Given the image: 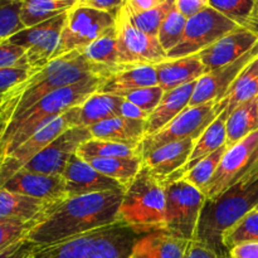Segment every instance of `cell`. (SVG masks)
<instances>
[{
  "instance_id": "cell-36",
  "label": "cell",
  "mask_w": 258,
  "mask_h": 258,
  "mask_svg": "<svg viewBox=\"0 0 258 258\" xmlns=\"http://www.w3.org/2000/svg\"><path fill=\"white\" fill-rule=\"evenodd\" d=\"M223 246L227 251L232 249L238 244L247 242H258V211L253 209L237 222L233 227L224 232L222 237Z\"/></svg>"
},
{
  "instance_id": "cell-35",
  "label": "cell",
  "mask_w": 258,
  "mask_h": 258,
  "mask_svg": "<svg viewBox=\"0 0 258 258\" xmlns=\"http://www.w3.org/2000/svg\"><path fill=\"white\" fill-rule=\"evenodd\" d=\"M81 52L98 64L107 66V67H116L117 63V35H116V27L108 30L100 38L91 43L90 45L82 49Z\"/></svg>"
},
{
  "instance_id": "cell-50",
  "label": "cell",
  "mask_w": 258,
  "mask_h": 258,
  "mask_svg": "<svg viewBox=\"0 0 258 258\" xmlns=\"http://www.w3.org/2000/svg\"><path fill=\"white\" fill-rule=\"evenodd\" d=\"M126 2L127 0H87L81 7H91L95 8V9L105 10V12L111 13L113 15H117V13L122 9Z\"/></svg>"
},
{
  "instance_id": "cell-4",
  "label": "cell",
  "mask_w": 258,
  "mask_h": 258,
  "mask_svg": "<svg viewBox=\"0 0 258 258\" xmlns=\"http://www.w3.org/2000/svg\"><path fill=\"white\" fill-rule=\"evenodd\" d=\"M113 68L115 67H107L92 62L81 50H72L54 58L29 78L14 117L25 112L48 93L76 85L91 77H107Z\"/></svg>"
},
{
  "instance_id": "cell-27",
  "label": "cell",
  "mask_w": 258,
  "mask_h": 258,
  "mask_svg": "<svg viewBox=\"0 0 258 258\" xmlns=\"http://www.w3.org/2000/svg\"><path fill=\"white\" fill-rule=\"evenodd\" d=\"M55 203L40 201L0 188V221H37L42 219Z\"/></svg>"
},
{
  "instance_id": "cell-10",
  "label": "cell",
  "mask_w": 258,
  "mask_h": 258,
  "mask_svg": "<svg viewBox=\"0 0 258 258\" xmlns=\"http://www.w3.org/2000/svg\"><path fill=\"white\" fill-rule=\"evenodd\" d=\"M219 116L217 102L186 107L160 131L145 136L140 144L141 155L151 153L166 144L183 140H198L206 128Z\"/></svg>"
},
{
  "instance_id": "cell-28",
  "label": "cell",
  "mask_w": 258,
  "mask_h": 258,
  "mask_svg": "<svg viewBox=\"0 0 258 258\" xmlns=\"http://www.w3.org/2000/svg\"><path fill=\"white\" fill-rule=\"evenodd\" d=\"M125 98L110 93H93L80 106V126L91 127L108 118L121 116Z\"/></svg>"
},
{
  "instance_id": "cell-11",
  "label": "cell",
  "mask_w": 258,
  "mask_h": 258,
  "mask_svg": "<svg viewBox=\"0 0 258 258\" xmlns=\"http://www.w3.org/2000/svg\"><path fill=\"white\" fill-rule=\"evenodd\" d=\"M75 126H80V106L71 108L68 112L43 126L5 158L4 163L0 166V186L25 164L29 163L37 154L44 150L55 139Z\"/></svg>"
},
{
  "instance_id": "cell-47",
  "label": "cell",
  "mask_w": 258,
  "mask_h": 258,
  "mask_svg": "<svg viewBox=\"0 0 258 258\" xmlns=\"http://www.w3.org/2000/svg\"><path fill=\"white\" fill-rule=\"evenodd\" d=\"M184 258H229V254L221 253L208 244L193 239L189 241Z\"/></svg>"
},
{
  "instance_id": "cell-21",
  "label": "cell",
  "mask_w": 258,
  "mask_h": 258,
  "mask_svg": "<svg viewBox=\"0 0 258 258\" xmlns=\"http://www.w3.org/2000/svg\"><path fill=\"white\" fill-rule=\"evenodd\" d=\"M197 140L166 144L143 156V164L153 175L165 181L188 163Z\"/></svg>"
},
{
  "instance_id": "cell-23",
  "label": "cell",
  "mask_w": 258,
  "mask_h": 258,
  "mask_svg": "<svg viewBox=\"0 0 258 258\" xmlns=\"http://www.w3.org/2000/svg\"><path fill=\"white\" fill-rule=\"evenodd\" d=\"M92 139L113 141L140 148L146 135V121L116 116L88 127Z\"/></svg>"
},
{
  "instance_id": "cell-8",
  "label": "cell",
  "mask_w": 258,
  "mask_h": 258,
  "mask_svg": "<svg viewBox=\"0 0 258 258\" xmlns=\"http://www.w3.org/2000/svg\"><path fill=\"white\" fill-rule=\"evenodd\" d=\"M116 35L118 66H155L168 59L158 37L149 35L139 29L125 8L116 15Z\"/></svg>"
},
{
  "instance_id": "cell-26",
  "label": "cell",
  "mask_w": 258,
  "mask_h": 258,
  "mask_svg": "<svg viewBox=\"0 0 258 258\" xmlns=\"http://www.w3.org/2000/svg\"><path fill=\"white\" fill-rule=\"evenodd\" d=\"M188 243L166 232H151L138 239L130 258H184Z\"/></svg>"
},
{
  "instance_id": "cell-12",
  "label": "cell",
  "mask_w": 258,
  "mask_h": 258,
  "mask_svg": "<svg viewBox=\"0 0 258 258\" xmlns=\"http://www.w3.org/2000/svg\"><path fill=\"white\" fill-rule=\"evenodd\" d=\"M67 17L68 13H64L34 27L25 28L8 40L24 48L28 66L40 71L52 60Z\"/></svg>"
},
{
  "instance_id": "cell-7",
  "label": "cell",
  "mask_w": 258,
  "mask_h": 258,
  "mask_svg": "<svg viewBox=\"0 0 258 258\" xmlns=\"http://www.w3.org/2000/svg\"><path fill=\"white\" fill-rule=\"evenodd\" d=\"M116 27V15L91 7H75L68 12L59 43L52 59L82 50L97 38Z\"/></svg>"
},
{
  "instance_id": "cell-34",
  "label": "cell",
  "mask_w": 258,
  "mask_h": 258,
  "mask_svg": "<svg viewBox=\"0 0 258 258\" xmlns=\"http://www.w3.org/2000/svg\"><path fill=\"white\" fill-rule=\"evenodd\" d=\"M77 155L82 159L131 158V156L141 155V153L140 148H135V146L113 143V141L91 139L80 146V149L77 150Z\"/></svg>"
},
{
  "instance_id": "cell-56",
  "label": "cell",
  "mask_w": 258,
  "mask_h": 258,
  "mask_svg": "<svg viewBox=\"0 0 258 258\" xmlns=\"http://www.w3.org/2000/svg\"><path fill=\"white\" fill-rule=\"evenodd\" d=\"M86 2H87V0H78V2H77V5H76V7H81V5L85 4Z\"/></svg>"
},
{
  "instance_id": "cell-43",
  "label": "cell",
  "mask_w": 258,
  "mask_h": 258,
  "mask_svg": "<svg viewBox=\"0 0 258 258\" xmlns=\"http://www.w3.org/2000/svg\"><path fill=\"white\" fill-rule=\"evenodd\" d=\"M42 219L37 221H18L7 219L0 221V251L23 238H28L29 232L37 226Z\"/></svg>"
},
{
  "instance_id": "cell-53",
  "label": "cell",
  "mask_w": 258,
  "mask_h": 258,
  "mask_svg": "<svg viewBox=\"0 0 258 258\" xmlns=\"http://www.w3.org/2000/svg\"><path fill=\"white\" fill-rule=\"evenodd\" d=\"M121 116L127 118H133V120H144L146 121L150 116V113L144 111L135 103L130 102V101H123L122 107H121Z\"/></svg>"
},
{
  "instance_id": "cell-48",
  "label": "cell",
  "mask_w": 258,
  "mask_h": 258,
  "mask_svg": "<svg viewBox=\"0 0 258 258\" xmlns=\"http://www.w3.org/2000/svg\"><path fill=\"white\" fill-rule=\"evenodd\" d=\"M34 244L28 238H23L0 251V258H25L34 249Z\"/></svg>"
},
{
  "instance_id": "cell-18",
  "label": "cell",
  "mask_w": 258,
  "mask_h": 258,
  "mask_svg": "<svg viewBox=\"0 0 258 258\" xmlns=\"http://www.w3.org/2000/svg\"><path fill=\"white\" fill-rule=\"evenodd\" d=\"M258 43V37L241 27L228 33L206 49L197 53L207 72L229 64L246 54Z\"/></svg>"
},
{
  "instance_id": "cell-31",
  "label": "cell",
  "mask_w": 258,
  "mask_h": 258,
  "mask_svg": "<svg viewBox=\"0 0 258 258\" xmlns=\"http://www.w3.org/2000/svg\"><path fill=\"white\" fill-rule=\"evenodd\" d=\"M258 130L257 98L238 106L233 112L229 113L226 122L227 141L228 148L236 145Z\"/></svg>"
},
{
  "instance_id": "cell-44",
  "label": "cell",
  "mask_w": 258,
  "mask_h": 258,
  "mask_svg": "<svg viewBox=\"0 0 258 258\" xmlns=\"http://www.w3.org/2000/svg\"><path fill=\"white\" fill-rule=\"evenodd\" d=\"M37 72H39V71L33 70L28 64L0 70V102L4 100V97L10 90L29 80Z\"/></svg>"
},
{
  "instance_id": "cell-59",
  "label": "cell",
  "mask_w": 258,
  "mask_h": 258,
  "mask_svg": "<svg viewBox=\"0 0 258 258\" xmlns=\"http://www.w3.org/2000/svg\"><path fill=\"white\" fill-rule=\"evenodd\" d=\"M257 110H258V97H257Z\"/></svg>"
},
{
  "instance_id": "cell-19",
  "label": "cell",
  "mask_w": 258,
  "mask_h": 258,
  "mask_svg": "<svg viewBox=\"0 0 258 258\" xmlns=\"http://www.w3.org/2000/svg\"><path fill=\"white\" fill-rule=\"evenodd\" d=\"M141 236L143 234L118 221L101 228L85 258H130Z\"/></svg>"
},
{
  "instance_id": "cell-61",
  "label": "cell",
  "mask_w": 258,
  "mask_h": 258,
  "mask_svg": "<svg viewBox=\"0 0 258 258\" xmlns=\"http://www.w3.org/2000/svg\"><path fill=\"white\" fill-rule=\"evenodd\" d=\"M4 98H5V97H4ZM2 102H3V101H2ZM2 102H0V103H2Z\"/></svg>"
},
{
  "instance_id": "cell-25",
  "label": "cell",
  "mask_w": 258,
  "mask_h": 258,
  "mask_svg": "<svg viewBox=\"0 0 258 258\" xmlns=\"http://www.w3.org/2000/svg\"><path fill=\"white\" fill-rule=\"evenodd\" d=\"M227 118H228V115L226 113V111H223V112H222L221 115H219L218 117L206 128V131L202 134L201 138L196 141V145H194L188 163H186L180 170H178L175 174H173L170 178L166 179L165 181H163V183L179 180V179L183 178L194 165H197L199 161L203 160L204 158H207L208 155L213 154L214 151L221 149L222 146L226 145Z\"/></svg>"
},
{
  "instance_id": "cell-29",
  "label": "cell",
  "mask_w": 258,
  "mask_h": 258,
  "mask_svg": "<svg viewBox=\"0 0 258 258\" xmlns=\"http://www.w3.org/2000/svg\"><path fill=\"white\" fill-rule=\"evenodd\" d=\"M85 160L101 174L115 179L125 188L133 183L144 166L141 155L131 158H91Z\"/></svg>"
},
{
  "instance_id": "cell-15",
  "label": "cell",
  "mask_w": 258,
  "mask_h": 258,
  "mask_svg": "<svg viewBox=\"0 0 258 258\" xmlns=\"http://www.w3.org/2000/svg\"><path fill=\"white\" fill-rule=\"evenodd\" d=\"M257 146L258 130L236 145L227 149L213 178L211 179L208 186L204 190L207 199L209 201L216 199L238 181L239 176L246 170L249 159L253 155Z\"/></svg>"
},
{
  "instance_id": "cell-5",
  "label": "cell",
  "mask_w": 258,
  "mask_h": 258,
  "mask_svg": "<svg viewBox=\"0 0 258 258\" xmlns=\"http://www.w3.org/2000/svg\"><path fill=\"white\" fill-rule=\"evenodd\" d=\"M118 221L141 234L165 232V185L145 166L126 188Z\"/></svg>"
},
{
  "instance_id": "cell-39",
  "label": "cell",
  "mask_w": 258,
  "mask_h": 258,
  "mask_svg": "<svg viewBox=\"0 0 258 258\" xmlns=\"http://www.w3.org/2000/svg\"><path fill=\"white\" fill-rule=\"evenodd\" d=\"M186 18L175 7L166 15L158 33V40L166 53L180 43L186 25Z\"/></svg>"
},
{
  "instance_id": "cell-32",
  "label": "cell",
  "mask_w": 258,
  "mask_h": 258,
  "mask_svg": "<svg viewBox=\"0 0 258 258\" xmlns=\"http://www.w3.org/2000/svg\"><path fill=\"white\" fill-rule=\"evenodd\" d=\"M78 0H23L20 20L25 28L68 13L77 5Z\"/></svg>"
},
{
  "instance_id": "cell-1",
  "label": "cell",
  "mask_w": 258,
  "mask_h": 258,
  "mask_svg": "<svg viewBox=\"0 0 258 258\" xmlns=\"http://www.w3.org/2000/svg\"><path fill=\"white\" fill-rule=\"evenodd\" d=\"M123 194L125 190L102 191L63 199L48 209L28 239L34 246H48L111 226L118 222Z\"/></svg>"
},
{
  "instance_id": "cell-42",
  "label": "cell",
  "mask_w": 258,
  "mask_h": 258,
  "mask_svg": "<svg viewBox=\"0 0 258 258\" xmlns=\"http://www.w3.org/2000/svg\"><path fill=\"white\" fill-rule=\"evenodd\" d=\"M23 0H0V42L25 29L20 20Z\"/></svg>"
},
{
  "instance_id": "cell-46",
  "label": "cell",
  "mask_w": 258,
  "mask_h": 258,
  "mask_svg": "<svg viewBox=\"0 0 258 258\" xmlns=\"http://www.w3.org/2000/svg\"><path fill=\"white\" fill-rule=\"evenodd\" d=\"M27 50L23 47L9 42L8 39L0 42V70L28 64L25 59Z\"/></svg>"
},
{
  "instance_id": "cell-14",
  "label": "cell",
  "mask_w": 258,
  "mask_h": 258,
  "mask_svg": "<svg viewBox=\"0 0 258 258\" xmlns=\"http://www.w3.org/2000/svg\"><path fill=\"white\" fill-rule=\"evenodd\" d=\"M258 57V43L249 52L239 57L229 64L209 71L197 81L196 90L188 107L204 105L208 102L219 103L227 96L231 86L242 71Z\"/></svg>"
},
{
  "instance_id": "cell-24",
  "label": "cell",
  "mask_w": 258,
  "mask_h": 258,
  "mask_svg": "<svg viewBox=\"0 0 258 258\" xmlns=\"http://www.w3.org/2000/svg\"><path fill=\"white\" fill-rule=\"evenodd\" d=\"M197 81L180 86L171 91H166L158 107L150 113L146 120V135L150 136L160 131L164 126L173 121L189 106L190 98L196 90Z\"/></svg>"
},
{
  "instance_id": "cell-60",
  "label": "cell",
  "mask_w": 258,
  "mask_h": 258,
  "mask_svg": "<svg viewBox=\"0 0 258 258\" xmlns=\"http://www.w3.org/2000/svg\"><path fill=\"white\" fill-rule=\"evenodd\" d=\"M256 209H257V211H258V206H257V207H256Z\"/></svg>"
},
{
  "instance_id": "cell-33",
  "label": "cell",
  "mask_w": 258,
  "mask_h": 258,
  "mask_svg": "<svg viewBox=\"0 0 258 258\" xmlns=\"http://www.w3.org/2000/svg\"><path fill=\"white\" fill-rule=\"evenodd\" d=\"M258 97V57L252 60L231 86L224 101L227 102V115L233 112L238 106ZM223 101V100H222Z\"/></svg>"
},
{
  "instance_id": "cell-16",
  "label": "cell",
  "mask_w": 258,
  "mask_h": 258,
  "mask_svg": "<svg viewBox=\"0 0 258 258\" xmlns=\"http://www.w3.org/2000/svg\"><path fill=\"white\" fill-rule=\"evenodd\" d=\"M63 178L66 179L68 198L102 191L126 190L122 184L101 174L85 159L78 156L77 153L73 154L68 160L63 171Z\"/></svg>"
},
{
  "instance_id": "cell-37",
  "label": "cell",
  "mask_w": 258,
  "mask_h": 258,
  "mask_svg": "<svg viewBox=\"0 0 258 258\" xmlns=\"http://www.w3.org/2000/svg\"><path fill=\"white\" fill-rule=\"evenodd\" d=\"M227 149H228V146L224 145L217 151H214L213 154L204 158L197 165H194L181 179L188 181L189 184L196 186L198 190H201L204 194V190L208 186L211 179L213 178L214 173H216L217 168H218L219 163H221Z\"/></svg>"
},
{
  "instance_id": "cell-49",
  "label": "cell",
  "mask_w": 258,
  "mask_h": 258,
  "mask_svg": "<svg viewBox=\"0 0 258 258\" xmlns=\"http://www.w3.org/2000/svg\"><path fill=\"white\" fill-rule=\"evenodd\" d=\"M209 7V0H175V8L186 18L194 17Z\"/></svg>"
},
{
  "instance_id": "cell-51",
  "label": "cell",
  "mask_w": 258,
  "mask_h": 258,
  "mask_svg": "<svg viewBox=\"0 0 258 258\" xmlns=\"http://www.w3.org/2000/svg\"><path fill=\"white\" fill-rule=\"evenodd\" d=\"M229 258H258V242H247L229 249Z\"/></svg>"
},
{
  "instance_id": "cell-30",
  "label": "cell",
  "mask_w": 258,
  "mask_h": 258,
  "mask_svg": "<svg viewBox=\"0 0 258 258\" xmlns=\"http://www.w3.org/2000/svg\"><path fill=\"white\" fill-rule=\"evenodd\" d=\"M100 231L101 228L95 229L48 246H35L33 256L34 258H85Z\"/></svg>"
},
{
  "instance_id": "cell-58",
  "label": "cell",
  "mask_w": 258,
  "mask_h": 258,
  "mask_svg": "<svg viewBox=\"0 0 258 258\" xmlns=\"http://www.w3.org/2000/svg\"><path fill=\"white\" fill-rule=\"evenodd\" d=\"M159 2H160V3H164V2H166V0H159Z\"/></svg>"
},
{
  "instance_id": "cell-20",
  "label": "cell",
  "mask_w": 258,
  "mask_h": 258,
  "mask_svg": "<svg viewBox=\"0 0 258 258\" xmlns=\"http://www.w3.org/2000/svg\"><path fill=\"white\" fill-rule=\"evenodd\" d=\"M159 86L155 67L151 64L117 66L103 78L98 93H110L123 97L140 88Z\"/></svg>"
},
{
  "instance_id": "cell-38",
  "label": "cell",
  "mask_w": 258,
  "mask_h": 258,
  "mask_svg": "<svg viewBox=\"0 0 258 258\" xmlns=\"http://www.w3.org/2000/svg\"><path fill=\"white\" fill-rule=\"evenodd\" d=\"M28 81L20 83L17 87L10 90L7 93L3 102L0 103V166L4 163L5 158H7V143H5V135H7L8 127H9L10 122H12L13 117L15 115L19 101L22 98L23 92L27 88Z\"/></svg>"
},
{
  "instance_id": "cell-2",
  "label": "cell",
  "mask_w": 258,
  "mask_h": 258,
  "mask_svg": "<svg viewBox=\"0 0 258 258\" xmlns=\"http://www.w3.org/2000/svg\"><path fill=\"white\" fill-rule=\"evenodd\" d=\"M103 78L91 77L48 93L25 112L13 118L5 135L7 156L43 126L68 112L71 108L82 105L91 95L97 92Z\"/></svg>"
},
{
  "instance_id": "cell-52",
  "label": "cell",
  "mask_w": 258,
  "mask_h": 258,
  "mask_svg": "<svg viewBox=\"0 0 258 258\" xmlns=\"http://www.w3.org/2000/svg\"><path fill=\"white\" fill-rule=\"evenodd\" d=\"M258 179V146L254 150L253 155L251 156L249 159V163L247 165L246 170L242 173V175L239 176L238 181L237 183H242V184H248L252 183V181L257 180Z\"/></svg>"
},
{
  "instance_id": "cell-3",
  "label": "cell",
  "mask_w": 258,
  "mask_h": 258,
  "mask_svg": "<svg viewBox=\"0 0 258 258\" xmlns=\"http://www.w3.org/2000/svg\"><path fill=\"white\" fill-rule=\"evenodd\" d=\"M258 206V179L248 184L236 183L216 199H207L202 209L196 238L216 251L229 254L223 246L224 232Z\"/></svg>"
},
{
  "instance_id": "cell-9",
  "label": "cell",
  "mask_w": 258,
  "mask_h": 258,
  "mask_svg": "<svg viewBox=\"0 0 258 258\" xmlns=\"http://www.w3.org/2000/svg\"><path fill=\"white\" fill-rule=\"evenodd\" d=\"M238 28L241 27L237 23L232 22L213 8L207 7L201 13L186 20L185 30L180 43L166 53V57L168 59H175L197 54Z\"/></svg>"
},
{
  "instance_id": "cell-57",
  "label": "cell",
  "mask_w": 258,
  "mask_h": 258,
  "mask_svg": "<svg viewBox=\"0 0 258 258\" xmlns=\"http://www.w3.org/2000/svg\"><path fill=\"white\" fill-rule=\"evenodd\" d=\"M25 258H34V256H33V252H32V253H29V254H28V256L25 257Z\"/></svg>"
},
{
  "instance_id": "cell-40",
  "label": "cell",
  "mask_w": 258,
  "mask_h": 258,
  "mask_svg": "<svg viewBox=\"0 0 258 258\" xmlns=\"http://www.w3.org/2000/svg\"><path fill=\"white\" fill-rule=\"evenodd\" d=\"M174 7H175V0H166V2L159 4L158 7L153 8L150 10H146V12L128 13L127 10L126 12L128 13L133 23L139 29L143 30L144 33L149 35L158 37L159 29H160L164 19L171 12Z\"/></svg>"
},
{
  "instance_id": "cell-17",
  "label": "cell",
  "mask_w": 258,
  "mask_h": 258,
  "mask_svg": "<svg viewBox=\"0 0 258 258\" xmlns=\"http://www.w3.org/2000/svg\"><path fill=\"white\" fill-rule=\"evenodd\" d=\"M0 188L49 203H58L68 198L63 175H45L23 169L10 176Z\"/></svg>"
},
{
  "instance_id": "cell-22",
  "label": "cell",
  "mask_w": 258,
  "mask_h": 258,
  "mask_svg": "<svg viewBox=\"0 0 258 258\" xmlns=\"http://www.w3.org/2000/svg\"><path fill=\"white\" fill-rule=\"evenodd\" d=\"M154 67L158 76L159 86L165 92L186 83L198 81L207 73L206 67L199 59L198 54L175 58V59H165Z\"/></svg>"
},
{
  "instance_id": "cell-55",
  "label": "cell",
  "mask_w": 258,
  "mask_h": 258,
  "mask_svg": "<svg viewBox=\"0 0 258 258\" xmlns=\"http://www.w3.org/2000/svg\"><path fill=\"white\" fill-rule=\"evenodd\" d=\"M244 28L248 29L249 32H252L254 35H257L258 37V3L256 5V9H254L253 14H252V17L249 18V20L247 22L246 27Z\"/></svg>"
},
{
  "instance_id": "cell-54",
  "label": "cell",
  "mask_w": 258,
  "mask_h": 258,
  "mask_svg": "<svg viewBox=\"0 0 258 258\" xmlns=\"http://www.w3.org/2000/svg\"><path fill=\"white\" fill-rule=\"evenodd\" d=\"M161 4L159 0H127L123 5L128 13H143Z\"/></svg>"
},
{
  "instance_id": "cell-13",
  "label": "cell",
  "mask_w": 258,
  "mask_h": 258,
  "mask_svg": "<svg viewBox=\"0 0 258 258\" xmlns=\"http://www.w3.org/2000/svg\"><path fill=\"white\" fill-rule=\"evenodd\" d=\"M91 139L92 135L88 127L75 126L55 139L50 145L37 154L22 169L45 175H63L71 156L77 153L82 144Z\"/></svg>"
},
{
  "instance_id": "cell-45",
  "label": "cell",
  "mask_w": 258,
  "mask_h": 258,
  "mask_svg": "<svg viewBox=\"0 0 258 258\" xmlns=\"http://www.w3.org/2000/svg\"><path fill=\"white\" fill-rule=\"evenodd\" d=\"M165 91L160 86H154V87L140 88V90L133 91L123 96L126 101L135 103L140 108H143L146 112L151 113L160 103Z\"/></svg>"
},
{
  "instance_id": "cell-41",
  "label": "cell",
  "mask_w": 258,
  "mask_h": 258,
  "mask_svg": "<svg viewBox=\"0 0 258 258\" xmlns=\"http://www.w3.org/2000/svg\"><path fill=\"white\" fill-rule=\"evenodd\" d=\"M257 3L258 0H209V7L244 28L256 9Z\"/></svg>"
},
{
  "instance_id": "cell-6",
  "label": "cell",
  "mask_w": 258,
  "mask_h": 258,
  "mask_svg": "<svg viewBox=\"0 0 258 258\" xmlns=\"http://www.w3.org/2000/svg\"><path fill=\"white\" fill-rule=\"evenodd\" d=\"M164 185L165 232L185 241H193L206 196L183 179L164 183Z\"/></svg>"
}]
</instances>
